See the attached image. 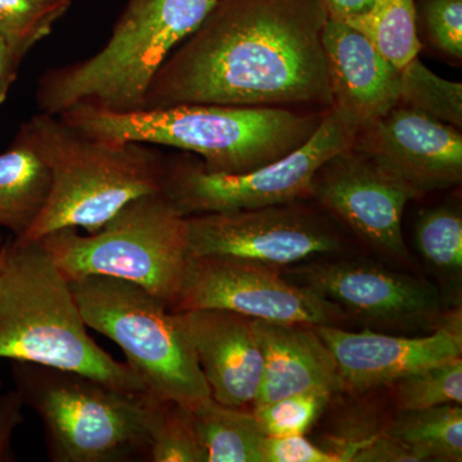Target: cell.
<instances>
[{
    "mask_svg": "<svg viewBox=\"0 0 462 462\" xmlns=\"http://www.w3.org/2000/svg\"><path fill=\"white\" fill-rule=\"evenodd\" d=\"M322 0H217L158 69L143 108L333 107Z\"/></svg>",
    "mask_w": 462,
    "mask_h": 462,
    "instance_id": "obj_1",
    "label": "cell"
},
{
    "mask_svg": "<svg viewBox=\"0 0 462 462\" xmlns=\"http://www.w3.org/2000/svg\"><path fill=\"white\" fill-rule=\"evenodd\" d=\"M327 111L176 105L118 112L76 106L58 116L91 138L181 149L202 158L207 171L245 173L305 144Z\"/></svg>",
    "mask_w": 462,
    "mask_h": 462,
    "instance_id": "obj_2",
    "label": "cell"
},
{
    "mask_svg": "<svg viewBox=\"0 0 462 462\" xmlns=\"http://www.w3.org/2000/svg\"><path fill=\"white\" fill-rule=\"evenodd\" d=\"M17 136L44 161L51 173L47 203L23 242L51 231L102 229L134 199L162 191L166 160L153 145L91 138L60 116H32Z\"/></svg>",
    "mask_w": 462,
    "mask_h": 462,
    "instance_id": "obj_3",
    "label": "cell"
},
{
    "mask_svg": "<svg viewBox=\"0 0 462 462\" xmlns=\"http://www.w3.org/2000/svg\"><path fill=\"white\" fill-rule=\"evenodd\" d=\"M87 328L69 282L42 243L17 238L5 243L0 358L69 370L124 391L147 392L132 367L100 348Z\"/></svg>",
    "mask_w": 462,
    "mask_h": 462,
    "instance_id": "obj_4",
    "label": "cell"
},
{
    "mask_svg": "<svg viewBox=\"0 0 462 462\" xmlns=\"http://www.w3.org/2000/svg\"><path fill=\"white\" fill-rule=\"evenodd\" d=\"M217 0H129L107 42L93 56L45 72L39 111L58 116L76 106L134 111L170 54Z\"/></svg>",
    "mask_w": 462,
    "mask_h": 462,
    "instance_id": "obj_5",
    "label": "cell"
},
{
    "mask_svg": "<svg viewBox=\"0 0 462 462\" xmlns=\"http://www.w3.org/2000/svg\"><path fill=\"white\" fill-rule=\"evenodd\" d=\"M12 375L25 406L42 420L51 461H148L158 398L20 361Z\"/></svg>",
    "mask_w": 462,
    "mask_h": 462,
    "instance_id": "obj_6",
    "label": "cell"
},
{
    "mask_svg": "<svg viewBox=\"0 0 462 462\" xmlns=\"http://www.w3.org/2000/svg\"><path fill=\"white\" fill-rule=\"evenodd\" d=\"M69 282L109 276L141 285L175 305L190 260L187 217L160 193L134 199L102 229L81 236L75 227L39 239Z\"/></svg>",
    "mask_w": 462,
    "mask_h": 462,
    "instance_id": "obj_7",
    "label": "cell"
},
{
    "mask_svg": "<svg viewBox=\"0 0 462 462\" xmlns=\"http://www.w3.org/2000/svg\"><path fill=\"white\" fill-rule=\"evenodd\" d=\"M69 285L85 325L123 349L149 394L189 409L211 397L178 314L165 300L109 276H88Z\"/></svg>",
    "mask_w": 462,
    "mask_h": 462,
    "instance_id": "obj_8",
    "label": "cell"
},
{
    "mask_svg": "<svg viewBox=\"0 0 462 462\" xmlns=\"http://www.w3.org/2000/svg\"><path fill=\"white\" fill-rule=\"evenodd\" d=\"M357 132L348 116L331 107L305 144L254 171L209 172L200 161H166L162 193L184 217L300 202L311 199L318 170L351 147Z\"/></svg>",
    "mask_w": 462,
    "mask_h": 462,
    "instance_id": "obj_9",
    "label": "cell"
},
{
    "mask_svg": "<svg viewBox=\"0 0 462 462\" xmlns=\"http://www.w3.org/2000/svg\"><path fill=\"white\" fill-rule=\"evenodd\" d=\"M225 310L256 320L339 327L346 311L278 267L227 256H190L171 311Z\"/></svg>",
    "mask_w": 462,
    "mask_h": 462,
    "instance_id": "obj_10",
    "label": "cell"
},
{
    "mask_svg": "<svg viewBox=\"0 0 462 462\" xmlns=\"http://www.w3.org/2000/svg\"><path fill=\"white\" fill-rule=\"evenodd\" d=\"M190 256H227L282 267L342 247L322 216L300 205L216 212L187 217Z\"/></svg>",
    "mask_w": 462,
    "mask_h": 462,
    "instance_id": "obj_11",
    "label": "cell"
},
{
    "mask_svg": "<svg viewBox=\"0 0 462 462\" xmlns=\"http://www.w3.org/2000/svg\"><path fill=\"white\" fill-rule=\"evenodd\" d=\"M352 147L402 185L413 199L462 180L460 129L404 106L358 129Z\"/></svg>",
    "mask_w": 462,
    "mask_h": 462,
    "instance_id": "obj_12",
    "label": "cell"
},
{
    "mask_svg": "<svg viewBox=\"0 0 462 462\" xmlns=\"http://www.w3.org/2000/svg\"><path fill=\"white\" fill-rule=\"evenodd\" d=\"M311 199L375 251L398 260L409 258L402 215L413 197L352 145L318 170Z\"/></svg>",
    "mask_w": 462,
    "mask_h": 462,
    "instance_id": "obj_13",
    "label": "cell"
},
{
    "mask_svg": "<svg viewBox=\"0 0 462 462\" xmlns=\"http://www.w3.org/2000/svg\"><path fill=\"white\" fill-rule=\"evenodd\" d=\"M294 275L298 284L369 320L410 324L428 320L440 309L433 285L373 264L311 263L300 267Z\"/></svg>",
    "mask_w": 462,
    "mask_h": 462,
    "instance_id": "obj_14",
    "label": "cell"
},
{
    "mask_svg": "<svg viewBox=\"0 0 462 462\" xmlns=\"http://www.w3.org/2000/svg\"><path fill=\"white\" fill-rule=\"evenodd\" d=\"M338 366L343 387L365 389L396 384L434 365L461 357V324H447L427 337H392L339 327H315Z\"/></svg>",
    "mask_w": 462,
    "mask_h": 462,
    "instance_id": "obj_15",
    "label": "cell"
},
{
    "mask_svg": "<svg viewBox=\"0 0 462 462\" xmlns=\"http://www.w3.org/2000/svg\"><path fill=\"white\" fill-rule=\"evenodd\" d=\"M176 314L211 397L226 406L254 404L263 376V348L254 319L225 310H188Z\"/></svg>",
    "mask_w": 462,
    "mask_h": 462,
    "instance_id": "obj_16",
    "label": "cell"
},
{
    "mask_svg": "<svg viewBox=\"0 0 462 462\" xmlns=\"http://www.w3.org/2000/svg\"><path fill=\"white\" fill-rule=\"evenodd\" d=\"M333 107L358 129L400 106L401 69L383 56L366 36L336 18L322 33Z\"/></svg>",
    "mask_w": 462,
    "mask_h": 462,
    "instance_id": "obj_17",
    "label": "cell"
},
{
    "mask_svg": "<svg viewBox=\"0 0 462 462\" xmlns=\"http://www.w3.org/2000/svg\"><path fill=\"white\" fill-rule=\"evenodd\" d=\"M263 354V376L254 406L282 398L343 388L338 366L315 327L256 320Z\"/></svg>",
    "mask_w": 462,
    "mask_h": 462,
    "instance_id": "obj_18",
    "label": "cell"
},
{
    "mask_svg": "<svg viewBox=\"0 0 462 462\" xmlns=\"http://www.w3.org/2000/svg\"><path fill=\"white\" fill-rule=\"evenodd\" d=\"M51 190L44 161L23 139L0 153V229L23 238L41 216Z\"/></svg>",
    "mask_w": 462,
    "mask_h": 462,
    "instance_id": "obj_19",
    "label": "cell"
},
{
    "mask_svg": "<svg viewBox=\"0 0 462 462\" xmlns=\"http://www.w3.org/2000/svg\"><path fill=\"white\" fill-rule=\"evenodd\" d=\"M207 462H261L264 434L254 411L208 397L190 407Z\"/></svg>",
    "mask_w": 462,
    "mask_h": 462,
    "instance_id": "obj_20",
    "label": "cell"
},
{
    "mask_svg": "<svg viewBox=\"0 0 462 462\" xmlns=\"http://www.w3.org/2000/svg\"><path fill=\"white\" fill-rule=\"evenodd\" d=\"M384 433L420 455L424 461L462 460L461 404L400 411Z\"/></svg>",
    "mask_w": 462,
    "mask_h": 462,
    "instance_id": "obj_21",
    "label": "cell"
},
{
    "mask_svg": "<svg viewBox=\"0 0 462 462\" xmlns=\"http://www.w3.org/2000/svg\"><path fill=\"white\" fill-rule=\"evenodd\" d=\"M343 23L366 36L397 69H403L420 51L415 0H376L367 14Z\"/></svg>",
    "mask_w": 462,
    "mask_h": 462,
    "instance_id": "obj_22",
    "label": "cell"
},
{
    "mask_svg": "<svg viewBox=\"0 0 462 462\" xmlns=\"http://www.w3.org/2000/svg\"><path fill=\"white\" fill-rule=\"evenodd\" d=\"M400 106L461 129L462 85L434 74L418 57L401 69Z\"/></svg>",
    "mask_w": 462,
    "mask_h": 462,
    "instance_id": "obj_23",
    "label": "cell"
},
{
    "mask_svg": "<svg viewBox=\"0 0 462 462\" xmlns=\"http://www.w3.org/2000/svg\"><path fill=\"white\" fill-rule=\"evenodd\" d=\"M151 462H207L189 407L161 401L151 434Z\"/></svg>",
    "mask_w": 462,
    "mask_h": 462,
    "instance_id": "obj_24",
    "label": "cell"
},
{
    "mask_svg": "<svg viewBox=\"0 0 462 462\" xmlns=\"http://www.w3.org/2000/svg\"><path fill=\"white\" fill-rule=\"evenodd\" d=\"M396 384L400 411L430 409L442 404H461V357L413 373L398 380Z\"/></svg>",
    "mask_w": 462,
    "mask_h": 462,
    "instance_id": "obj_25",
    "label": "cell"
},
{
    "mask_svg": "<svg viewBox=\"0 0 462 462\" xmlns=\"http://www.w3.org/2000/svg\"><path fill=\"white\" fill-rule=\"evenodd\" d=\"M419 251L431 266L447 273H461L462 217L451 207L425 209L416 224Z\"/></svg>",
    "mask_w": 462,
    "mask_h": 462,
    "instance_id": "obj_26",
    "label": "cell"
},
{
    "mask_svg": "<svg viewBox=\"0 0 462 462\" xmlns=\"http://www.w3.org/2000/svg\"><path fill=\"white\" fill-rule=\"evenodd\" d=\"M65 14L35 0H0V38L25 58Z\"/></svg>",
    "mask_w": 462,
    "mask_h": 462,
    "instance_id": "obj_27",
    "label": "cell"
},
{
    "mask_svg": "<svg viewBox=\"0 0 462 462\" xmlns=\"http://www.w3.org/2000/svg\"><path fill=\"white\" fill-rule=\"evenodd\" d=\"M331 394L310 392L254 406L261 430L267 437L305 436L324 411Z\"/></svg>",
    "mask_w": 462,
    "mask_h": 462,
    "instance_id": "obj_28",
    "label": "cell"
},
{
    "mask_svg": "<svg viewBox=\"0 0 462 462\" xmlns=\"http://www.w3.org/2000/svg\"><path fill=\"white\" fill-rule=\"evenodd\" d=\"M421 17L431 45L461 60L462 0H422Z\"/></svg>",
    "mask_w": 462,
    "mask_h": 462,
    "instance_id": "obj_29",
    "label": "cell"
},
{
    "mask_svg": "<svg viewBox=\"0 0 462 462\" xmlns=\"http://www.w3.org/2000/svg\"><path fill=\"white\" fill-rule=\"evenodd\" d=\"M261 462H339V456L315 446L303 436H264Z\"/></svg>",
    "mask_w": 462,
    "mask_h": 462,
    "instance_id": "obj_30",
    "label": "cell"
},
{
    "mask_svg": "<svg viewBox=\"0 0 462 462\" xmlns=\"http://www.w3.org/2000/svg\"><path fill=\"white\" fill-rule=\"evenodd\" d=\"M23 407L25 402L16 389L0 394V462L14 460L12 438L14 430L25 420Z\"/></svg>",
    "mask_w": 462,
    "mask_h": 462,
    "instance_id": "obj_31",
    "label": "cell"
},
{
    "mask_svg": "<svg viewBox=\"0 0 462 462\" xmlns=\"http://www.w3.org/2000/svg\"><path fill=\"white\" fill-rule=\"evenodd\" d=\"M352 461L420 462L424 461V458L409 447L402 445L396 439H392L383 431V434L373 438L367 445L358 449Z\"/></svg>",
    "mask_w": 462,
    "mask_h": 462,
    "instance_id": "obj_32",
    "label": "cell"
},
{
    "mask_svg": "<svg viewBox=\"0 0 462 462\" xmlns=\"http://www.w3.org/2000/svg\"><path fill=\"white\" fill-rule=\"evenodd\" d=\"M23 60V57L8 42L0 38V106L7 99Z\"/></svg>",
    "mask_w": 462,
    "mask_h": 462,
    "instance_id": "obj_33",
    "label": "cell"
},
{
    "mask_svg": "<svg viewBox=\"0 0 462 462\" xmlns=\"http://www.w3.org/2000/svg\"><path fill=\"white\" fill-rule=\"evenodd\" d=\"M329 17L346 21L367 14L376 0H322Z\"/></svg>",
    "mask_w": 462,
    "mask_h": 462,
    "instance_id": "obj_34",
    "label": "cell"
},
{
    "mask_svg": "<svg viewBox=\"0 0 462 462\" xmlns=\"http://www.w3.org/2000/svg\"><path fill=\"white\" fill-rule=\"evenodd\" d=\"M35 2L42 3V5H48V7H53L60 9V11L67 12L71 0H35Z\"/></svg>",
    "mask_w": 462,
    "mask_h": 462,
    "instance_id": "obj_35",
    "label": "cell"
},
{
    "mask_svg": "<svg viewBox=\"0 0 462 462\" xmlns=\"http://www.w3.org/2000/svg\"><path fill=\"white\" fill-rule=\"evenodd\" d=\"M3 245H5V243H3L2 236H0V254H2Z\"/></svg>",
    "mask_w": 462,
    "mask_h": 462,
    "instance_id": "obj_36",
    "label": "cell"
}]
</instances>
